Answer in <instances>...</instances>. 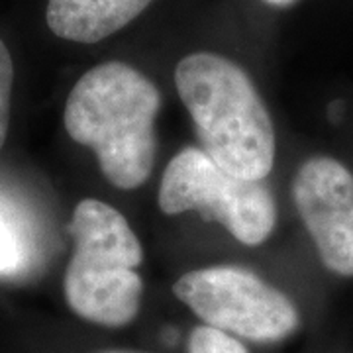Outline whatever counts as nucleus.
<instances>
[{
  "mask_svg": "<svg viewBox=\"0 0 353 353\" xmlns=\"http://www.w3.org/2000/svg\"><path fill=\"white\" fill-rule=\"evenodd\" d=\"M14 65L10 51L0 39V150L8 136L10 126V101H12Z\"/></svg>",
  "mask_w": 353,
  "mask_h": 353,
  "instance_id": "9",
  "label": "nucleus"
},
{
  "mask_svg": "<svg viewBox=\"0 0 353 353\" xmlns=\"http://www.w3.org/2000/svg\"><path fill=\"white\" fill-rule=\"evenodd\" d=\"M267 2H271L275 6H287V4H292L294 0H267Z\"/></svg>",
  "mask_w": 353,
  "mask_h": 353,
  "instance_id": "12",
  "label": "nucleus"
},
{
  "mask_svg": "<svg viewBox=\"0 0 353 353\" xmlns=\"http://www.w3.org/2000/svg\"><path fill=\"white\" fill-rule=\"evenodd\" d=\"M189 353H250L236 336L212 326H199L190 332Z\"/></svg>",
  "mask_w": 353,
  "mask_h": 353,
  "instance_id": "8",
  "label": "nucleus"
},
{
  "mask_svg": "<svg viewBox=\"0 0 353 353\" xmlns=\"http://www.w3.org/2000/svg\"><path fill=\"white\" fill-rule=\"evenodd\" d=\"M175 85L202 152L234 175L267 179L275 165V128L240 65L218 53H190L176 63Z\"/></svg>",
  "mask_w": 353,
  "mask_h": 353,
  "instance_id": "2",
  "label": "nucleus"
},
{
  "mask_svg": "<svg viewBox=\"0 0 353 353\" xmlns=\"http://www.w3.org/2000/svg\"><path fill=\"white\" fill-rule=\"evenodd\" d=\"M292 199L322 263L353 277L352 171L326 155L306 159L292 181Z\"/></svg>",
  "mask_w": 353,
  "mask_h": 353,
  "instance_id": "6",
  "label": "nucleus"
},
{
  "mask_svg": "<svg viewBox=\"0 0 353 353\" xmlns=\"http://www.w3.org/2000/svg\"><path fill=\"white\" fill-rule=\"evenodd\" d=\"M173 292L206 326L255 343L285 340L301 322L287 294L240 265L189 271Z\"/></svg>",
  "mask_w": 353,
  "mask_h": 353,
  "instance_id": "5",
  "label": "nucleus"
},
{
  "mask_svg": "<svg viewBox=\"0 0 353 353\" xmlns=\"http://www.w3.org/2000/svg\"><path fill=\"white\" fill-rule=\"evenodd\" d=\"M97 353H143V352H136V350H104V352H97Z\"/></svg>",
  "mask_w": 353,
  "mask_h": 353,
  "instance_id": "11",
  "label": "nucleus"
},
{
  "mask_svg": "<svg viewBox=\"0 0 353 353\" xmlns=\"http://www.w3.org/2000/svg\"><path fill=\"white\" fill-rule=\"evenodd\" d=\"M161 94L132 65L108 61L88 69L71 88L63 122L69 138L99 157L116 189L141 187L155 163V118Z\"/></svg>",
  "mask_w": 353,
  "mask_h": 353,
  "instance_id": "1",
  "label": "nucleus"
},
{
  "mask_svg": "<svg viewBox=\"0 0 353 353\" xmlns=\"http://www.w3.org/2000/svg\"><path fill=\"white\" fill-rule=\"evenodd\" d=\"M22 261V248L12 226L0 216V273H10Z\"/></svg>",
  "mask_w": 353,
  "mask_h": 353,
  "instance_id": "10",
  "label": "nucleus"
},
{
  "mask_svg": "<svg viewBox=\"0 0 353 353\" xmlns=\"http://www.w3.org/2000/svg\"><path fill=\"white\" fill-rule=\"evenodd\" d=\"M150 4L152 0H50L46 22L57 38L97 43L136 20Z\"/></svg>",
  "mask_w": 353,
  "mask_h": 353,
  "instance_id": "7",
  "label": "nucleus"
},
{
  "mask_svg": "<svg viewBox=\"0 0 353 353\" xmlns=\"http://www.w3.org/2000/svg\"><path fill=\"white\" fill-rule=\"evenodd\" d=\"M75 252L65 271L69 308L92 324L120 328L139 312L143 250L128 220L106 202L85 199L69 224Z\"/></svg>",
  "mask_w": 353,
  "mask_h": 353,
  "instance_id": "3",
  "label": "nucleus"
},
{
  "mask_svg": "<svg viewBox=\"0 0 353 353\" xmlns=\"http://www.w3.org/2000/svg\"><path fill=\"white\" fill-rule=\"evenodd\" d=\"M159 208L167 216L194 210L243 245L263 243L277 224V204L261 181L230 173L196 148L181 150L165 167Z\"/></svg>",
  "mask_w": 353,
  "mask_h": 353,
  "instance_id": "4",
  "label": "nucleus"
}]
</instances>
